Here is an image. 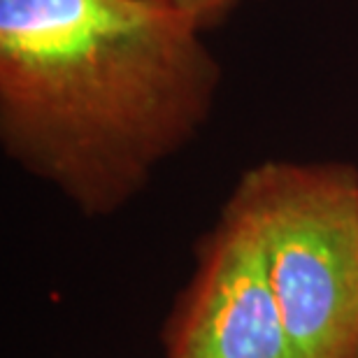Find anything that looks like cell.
Masks as SVG:
<instances>
[{
	"mask_svg": "<svg viewBox=\"0 0 358 358\" xmlns=\"http://www.w3.org/2000/svg\"><path fill=\"white\" fill-rule=\"evenodd\" d=\"M233 191L259 228L296 358H358V168L266 161Z\"/></svg>",
	"mask_w": 358,
	"mask_h": 358,
	"instance_id": "cell-2",
	"label": "cell"
},
{
	"mask_svg": "<svg viewBox=\"0 0 358 358\" xmlns=\"http://www.w3.org/2000/svg\"><path fill=\"white\" fill-rule=\"evenodd\" d=\"M159 3L173 7L175 12L184 14L191 24H196L200 31L207 33L226 24L242 5L254 3V0H159Z\"/></svg>",
	"mask_w": 358,
	"mask_h": 358,
	"instance_id": "cell-4",
	"label": "cell"
},
{
	"mask_svg": "<svg viewBox=\"0 0 358 358\" xmlns=\"http://www.w3.org/2000/svg\"><path fill=\"white\" fill-rule=\"evenodd\" d=\"M166 358H296L261 235L240 193L193 245V272L161 328Z\"/></svg>",
	"mask_w": 358,
	"mask_h": 358,
	"instance_id": "cell-3",
	"label": "cell"
},
{
	"mask_svg": "<svg viewBox=\"0 0 358 358\" xmlns=\"http://www.w3.org/2000/svg\"><path fill=\"white\" fill-rule=\"evenodd\" d=\"M224 70L159 0H0V147L100 219L210 121Z\"/></svg>",
	"mask_w": 358,
	"mask_h": 358,
	"instance_id": "cell-1",
	"label": "cell"
}]
</instances>
